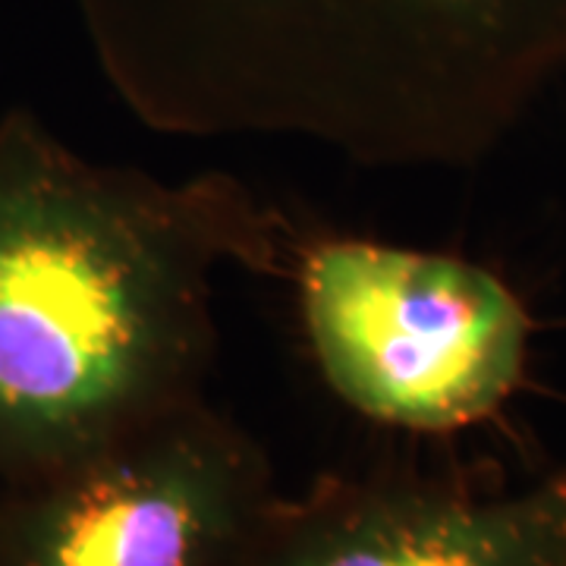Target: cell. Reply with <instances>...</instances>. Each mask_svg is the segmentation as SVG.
Here are the masks:
<instances>
[{
	"instance_id": "obj_1",
	"label": "cell",
	"mask_w": 566,
	"mask_h": 566,
	"mask_svg": "<svg viewBox=\"0 0 566 566\" xmlns=\"http://www.w3.org/2000/svg\"><path fill=\"white\" fill-rule=\"evenodd\" d=\"M293 243L237 177L161 180L3 129L0 485L202 400L218 277H283Z\"/></svg>"
},
{
	"instance_id": "obj_5",
	"label": "cell",
	"mask_w": 566,
	"mask_h": 566,
	"mask_svg": "<svg viewBox=\"0 0 566 566\" xmlns=\"http://www.w3.org/2000/svg\"><path fill=\"white\" fill-rule=\"evenodd\" d=\"M249 566H566V460L510 491L331 475L283 494Z\"/></svg>"
},
{
	"instance_id": "obj_4",
	"label": "cell",
	"mask_w": 566,
	"mask_h": 566,
	"mask_svg": "<svg viewBox=\"0 0 566 566\" xmlns=\"http://www.w3.org/2000/svg\"><path fill=\"white\" fill-rule=\"evenodd\" d=\"M281 497L262 444L202 397L0 485V566H249Z\"/></svg>"
},
{
	"instance_id": "obj_3",
	"label": "cell",
	"mask_w": 566,
	"mask_h": 566,
	"mask_svg": "<svg viewBox=\"0 0 566 566\" xmlns=\"http://www.w3.org/2000/svg\"><path fill=\"white\" fill-rule=\"evenodd\" d=\"M324 385L353 412L409 434L494 416L523 381L528 315L482 264L409 245L296 240L286 274Z\"/></svg>"
},
{
	"instance_id": "obj_2",
	"label": "cell",
	"mask_w": 566,
	"mask_h": 566,
	"mask_svg": "<svg viewBox=\"0 0 566 566\" xmlns=\"http://www.w3.org/2000/svg\"><path fill=\"white\" fill-rule=\"evenodd\" d=\"M148 129L472 167L566 80V0H80Z\"/></svg>"
}]
</instances>
